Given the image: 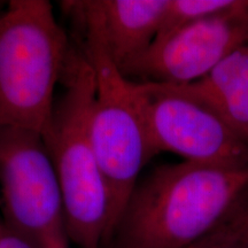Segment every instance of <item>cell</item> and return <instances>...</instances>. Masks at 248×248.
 <instances>
[{"mask_svg": "<svg viewBox=\"0 0 248 248\" xmlns=\"http://www.w3.org/2000/svg\"><path fill=\"white\" fill-rule=\"evenodd\" d=\"M238 2L239 0H169L156 38L186 24L224 13L237 6Z\"/></svg>", "mask_w": 248, "mask_h": 248, "instance_id": "30bf717a", "label": "cell"}, {"mask_svg": "<svg viewBox=\"0 0 248 248\" xmlns=\"http://www.w3.org/2000/svg\"><path fill=\"white\" fill-rule=\"evenodd\" d=\"M208 244H209V235L207 238H204L202 241H200V243L195 244V245H193V246H191L188 248H206L207 246H208Z\"/></svg>", "mask_w": 248, "mask_h": 248, "instance_id": "5bb4252c", "label": "cell"}, {"mask_svg": "<svg viewBox=\"0 0 248 248\" xmlns=\"http://www.w3.org/2000/svg\"><path fill=\"white\" fill-rule=\"evenodd\" d=\"M182 86L209 104L248 142V40L203 78Z\"/></svg>", "mask_w": 248, "mask_h": 248, "instance_id": "9c48e42d", "label": "cell"}, {"mask_svg": "<svg viewBox=\"0 0 248 248\" xmlns=\"http://www.w3.org/2000/svg\"><path fill=\"white\" fill-rule=\"evenodd\" d=\"M60 85L42 135L60 183L68 238L78 248H107L109 193L90 132L94 73L80 46H71Z\"/></svg>", "mask_w": 248, "mask_h": 248, "instance_id": "3957f363", "label": "cell"}, {"mask_svg": "<svg viewBox=\"0 0 248 248\" xmlns=\"http://www.w3.org/2000/svg\"><path fill=\"white\" fill-rule=\"evenodd\" d=\"M0 214L33 248H69L60 183L42 133L0 125Z\"/></svg>", "mask_w": 248, "mask_h": 248, "instance_id": "5b68a950", "label": "cell"}, {"mask_svg": "<svg viewBox=\"0 0 248 248\" xmlns=\"http://www.w3.org/2000/svg\"><path fill=\"white\" fill-rule=\"evenodd\" d=\"M248 40V0L160 36L120 69L136 83L187 85L209 74Z\"/></svg>", "mask_w": 248, "mask_h": 248, "instance_id": "52a82bcc", "label": "cell"}, {"mask_svg": "<svg viewBox=\"0 0 248 248\" xmlns=\"http://www.w3.org/2000/svg\"><path fill=\"white\" fill-rule=\"evenodd\" d=\"M62 5L80 23L79 46L94 73L90 132L109 193L110 240L139 173L155 153L135 82L124 76L108 49L99 0L63 1Z\"/></svg>", "mask_w": 248, "mask_h": 248, "instance_id": "7a4b0ae2", "label": "cell"}, {"mask_svg": "<svg viewBox=\"0 0 248 248\" xmlns=\"http://www.w3.org/2000/svg\"><path fill=\"white\" fill-rule=\"evenodd\" d=\"M6 4H7V2H5V1H0V13H1V12H2V9L5 8Z\"/></svg>", "mask_w": 248, "mask_h": 248, "instance_id": "9a60e30c", "label": "cell"}, {"mask_svg": "<svg viewBox=\"0 0 248 248\" xmlns=\"http://www.w3.org/2000/svg\"><path fill=\"white\" fill-rule=\"evenodd\" d=\"M108 49L119 68L150 47L169 0H99Z\"/></svg>", "mask_w": 248, "mask_h": 248, "instance_id": "ba28073f", "label": "cell"}, {"mask_svg": "<svg viewBox=\"0 0 248 248\" xmlns=\"http://www.w3.org/2000/svg\"><path fill=\"white\" fill-rule=\"evenodd\" d=\"M135 84L155 154L248 168V142L209 104L182 85Z\"/></svg>", "mask_w": 248, "mask_h": 248, "instance_id": "8992f818", "label": "cell"}, {"mask_svg": "<svg viewBox=\"0 0 248 248\" xmlns=\"http://www.w3.org/2000/svg\"><path fill=\"white\" fill-rule=\"evenodd\" d=\"M217 237L248 248V186L215 230Z\"/></svg>", "mask_w": 248, "mask_h": 248, "instance_id": "8fae6325", "label": "cell"}, {"mask_svg": "<svg viewBox=\"0 0 248 248\" xmlns=\"http://www.w3.org/2000/svg\"><path fill=\"white\" fill-rule=\"evenodd\" d=\"M71 45L47 0H11L0 13V125L43 133Z\"/></svg>", "mask_w": 248, "mask_h": 248, "instance_id": "277c9868", "label": "cell"}, {"mask_svg": "<svg viewBox=\"0 0 248 248\" xmlns=\"http://www.w3.org/2000/svg\"><path fill=\"white\" fill-rule=\"evenodd\" d=\"M206 248H241V247L233 243H230V241L221 239V238L217 237L215 232H213V233L209 235V244Z\"/></svg>", "mask_w": 248, "mask_h": 248, "instance_id": "4fadbf2b", "label": "cell"}, {"mask_svg": "<svg viewBox=\"0 0 248 248\" xmlns=\"http://www.w3.org/2000/svg\"><path fill=\"white\" fill-rule=\"evenodd\" d=\"M0 248H33L6 224L0 214Z\"/></svg>", "mask_w": 248, "mask_h": 248, "instance_id": "7c38bea8", "label": "cell"}, {"mask_svg": "<svg viewBox=\"0 0 248 248\" xmlns=\"http://www.w3.org/2000/svg\"><path fill=\"white\" fill-rule=\"evenodd\" d=\"M248 186V168L164 164L138 183L107 248H188L213 233Z\"/></svg>", "mask_w": 248, "mask_h": 248, "instance_id": "6da1fadb", "label": "cell"}]
</instances>
